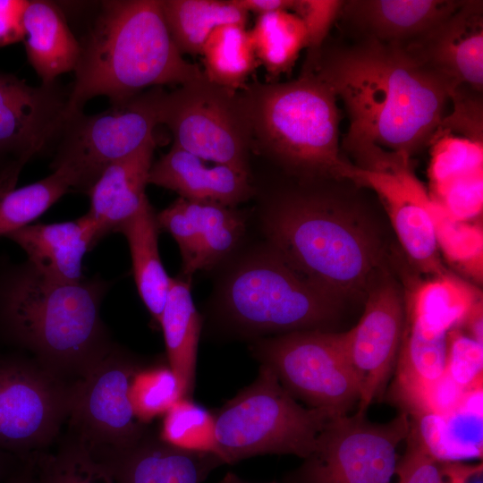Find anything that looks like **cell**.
Listing matches in <instances>:
<instances>
[{
  "mask_svg": "<svg viewBox=\"0 0 483 483\" xmlns=\"http://www.w3.org/2000/svg\"><path fill=\"white\" fill-rule=\"evenodd\" d=\"M310 72L345 106L343 143L365 140L411 157L427 147L450 100L447 86L405 48L372 39L320 55Z\"/></svg>",
  "mask_w": 483,
  "mask_h": 483,
  "instance_id": "obj_1",
  "label": "cell"
},
{
  "mask_svg": "<svg viewBox=\"0 0 483 483\" xmlns=\"http://www.w3.org/2000/svg\"><path fill=\"white\" fill-rule=\"evenodd\" d=\"M80 45L66 117L98 96L112 106L150 86H182L205 77L187 62L167 29L160 0L105 1Z\"/></svg>",
  "mask_w": 483,
  "mask_h": 483,
  "instance_id": "obj_2",
  "label": "cell"
},
{
  "mask_svg": "<svg viewBox=\"0 0 483 483\" xmlns=\"http://www.w3.org/2000/svg\"><path fill=\"white\" fill-rule=\"evenodd\" d=\"M105 284L63 283L29 263L0 284V335L75 383L114 346L100 318Z\"/></svg>",
  "mask_w": 483,
  "mask_h": 483,
  "instance_id": "obj_3",
  "label": "cell"
},
{
  "mask_svg": "<svg viewBox=\"0 0 483 483\" xmlns=\"http://www.w3.org/2000/svg\"><path fill=\"white\" fill-rule=\"evenodd\" d=\"M261 222L269 249L339 301L367 290L380 265L381 243L372 225L337 199L287 195L266 208Z\"/></svg>",
  "mask_w": 483,
  "mask_h": 483,
  "instance_id": "obj_4",
  "label": "cell"
},
{
  "mask_svg": "<svg viewBox=\"0 0 483 483\" xmlns=\"http://www.w3.org/2000/svg\"><path fill=\"white\" fill-rule=\"evenodd\" d=\"M252 130L277 161L308 176L345 179L337 97L314 72L287 82L254 84L243 93Z\"/></svg>",
  "mask_w": 483,
  "mask_h": 483,
  "instance_id": "obj_5",
  "label": "cell"
},
{
  "mask_svg": "<svg viewBox=\"0 0 483 483\" xmlns=\"http://www.w3.org/2000/svg\"><path fill=\"white\" fill-rule=\"evenodd\" d=\"M336 415L300 405L273 369L261 364L256 379L215 414L217 455L225 464L269 453L304 459Z\"/></svg>",
  "mask_w": 483,
  "mask_h": 483,
  "instance_id": "obj_6",
  "label": "cell"
},
{
  "mask_svg": "<svg viewBox=\"0 0 483 483\" xmlns=\"http://www.w3.org/2000/svg\"><path fill=\"white\" fill-rule=\"evenodd\" d=\"M222 298L228 318L254 334L326 331L340 305L270 249L230 275Z\"/></svg>",
  "mask_w": 483,
  "mask_h": 483,
  "instance_id": "obj_7",
  "label": "cell"
},
{
  "mask_svg": "<svg viewBox=\"0 0 483 483\" xmlns=\"http://www.w3.org/2000/svg\"><path fill=\"white\" fill-rule=\"evenodd\" d=\"M158 123L174 145L208 161L249 174L252 130L243 94L200 80L170 93L159 90Z\"/></svg>",
  "mask_w": 483,
  "mask_h": 483,
  "instance_id": "obj_8",
  "label": "cell"
},
{
  "mask_svg": "<svg viewBox=\"0 0 483 483\" xmlns=\"http://www.w3.org/2000/svg\"><path fill=\"white\" fill-rule=\"evenodd\" d=\"M343 147L356 162L346 179L377 193L411 261L423 273L445 275L438 255L436 204L414 174L411 157L365 140Z\"/></svg>",
  "mask_w": 483,
  "mask_h": 483,
  "instance_id": "obj_9",
  "label": "cell"
},
{
  "mask_svg": "<svg viewBox=\"0 0 483 483\" xmlns=\"http://www.w3.org/2000/svg\"><path fill=\"white\" fill-rule=\"evenodd\" d=\"M411 428L406 412L385 423L369 421L366 413L336 415L286 483H391L397 448Z\"/></svg>",
  "mask_w": 483,
  "mask_h": 483,
  "instance_id": "obj_10",
  "label": "cell"
},
{
  "mask_svg": "<svg viewBox=\"0 0 483 483\" xmlns=\"http://www.w3.org/2000/svg\"><path fill=\"white\" fill-rule=\"evenodd\" d=\"M251 352L283 386L310 407L345 415L359 402V388L347 360L344 335L296 331L255 341Z\"/></svg>",
  "mask_w": 483,
  "mask_h": 483,
  "instance_id": "obj_11",
  "label": "cell"
},
{
  "mask_svg": "<svg viewBox=\"0 0 483 483\" xmlns=\"http://www.w3.org/2000/svg\"><path fill=\"white\" fill-rule=\"evenodd\" d=\"M75 383L31 357H0V450L21 460L46 452L67 421Z\"/></svg>",
  "mask_w": 483,
  "mask_h": 483,
  "instance_id": "obj_12",
  "label": "cell"
},
{
  "mask_svg": "<svg viewBox=\"0 0 483 483\" xmlns=\"http://www.w3.org/2000/svg\"><path fill=\"white\" fill-rule=\"evenodd\" d=\"M141 365L114 344L74 385L65 434L99 463L131 446L148 428L136 418L129 395Z\"/></svg>",
  "mask_w": 483,
  "mask_h": 483,
  "instance_id": "obj_13",
  "label": "cell"
},
{
  "mask_svg": "<svg viewBox=\"0 0 483 483\" xmlns=\"http://www.w3.org/2000/svg\"><path fill=\"white\" fill-rule=\"evenodd\" d=\"M158 93L136 96L97 114L78 112L67 116L55 142L54 170L65 169L73 178L74 190L89 193L108 165L154 138Z\"/></svg>",
  "mask_w": 483,
  "mask_h": 483,
  "instance_id": "obj_14",
  "label": "cell"
},
{
  "mask_svg": "<svg viewBox=\"0 0 483 483\" xmlns=\"http://www.w3.org/2000/svg\"><path fill=\"white\" fill-rule=\"evenodd\" d=\"M405 321V304L399 286L385 278L370 288L358 324L343 332L348 362L360 399L358 413H366L380 397L396 363Z\"/></svg>",
  "mask_w": 483,
  "mask_h": 483,
  "instance_id": "obj_15",
  "label": "cell"
},
{
  "mask_svg": "<svg viewBox=\"0 0 483 483\" xmlns=\"http://www.w3.org/2000/svg\"><path fill=\"white\" fill-rule=\"evenodd\" d=\"M453 111L432 133L429 147V194L436 200L453 199L483 190L482 95L457 91Z\"/></svg>",
  "mask_w": 483,
  "mask_h": 483,
  "instance_id": "obj_16",
  "label": "cell"
},
{
  "mask_svg": "<svg viewBox=\"0 0 483 483\" xmlns=\"http://www.w3.org/2000/svg\"><path fill=\"white\" fill-rule=\"evenodd\" d=\"M403 48L437 76L451 95L459 90L482 95L483 2L464 0L443 22Z\"/></svg>",
  "mask_w": 483,
  "mask_h": 483,
  "instance_id": "obj_17",
  "label": "cell"
},
{
  "mask_svg": "<svg viewBox=\"0 0 483 483\" xmlns=\"http://www.w3.org/2000/svg\"><path fill=\"white\" fill-rule=\"evenodd\" d=\"M66 103L55 85L34 88L0 75V151L17 154L21 166L54 144L66 119Z\"/></svg>",
  "mask_w": 483,
  "mask_h": 483,
  "instance_id": "obj_18",
  "label": "cell"
},
{
  "mask_svg": "<svg viewBox=\"0 0 483 483\" xmlns=\"http://www.w3.org/2000/svg\"><path fill=\"white\" fill-rule=\"evenodd\" d=\"M464 0H351L341 15L362 36L405 47L454 13Z\"/></svg>",
  "mask_w": 483,
  "mask_h": 483,
  "instance_id": "obj_19",
  "label": "cell"
},
{
  "mask_svg": "<svg viewBox=\"0 0 483 483\" xmlns=\"http://www.w3.org/2000/svg\"><path fill=\"white\" fill-rule=\"evenodd\" d=\"M100 464L114 483H203L225 463L215 453L174 446L148 427L134 444Z\"/></svg>",
  "mask_w": 483,
  "mask_h": 483,
  "instance_id": "obj_20",
  "label": "cell"
},
{
  "mask_svg": "<svg viewBox=\"0 0 483 483\" xmlns=\"http://www.w3.org/2000/svg\"><path fill=\"white\" fill-rule=\"evenodd\" d=\"M448 333L405 313L393 387L404 412L429 414L434 390L446 374Z\"/></svg>",
  "mask_w": 483,
  "mask_h": 483,
  "instance_id": "obj_21",
  "label": "cell"
},
{
  "mask_svg": "<svg viewBox=\"0 0 483 483\" xmlns=\"http://www.w3.org/2000/svg\"><path fill=\"white\" fill-rule=\"evenodd\" d=\"M148 183L174 191L188 200L233 208L253 193L249 174L208 162L174 144L152 164Z\"/></svg>",
  "mask_w": 483,
  "mask_h": 483,
  "instance_id": "obj_22",
  "label": "cell"
},
{
  "mask_svg": "<svg viewBox=\"0 0 483 483\" xmlns=\"http://www.w3.org/2000/svg\"><path fill=\"white\" fill-rule=\"evenodd\" d=\"M7 237L26 252L37 272L63 283L82 281L83 257L99 241L87 214L73 221L28 225Z\"/></svg>",
  "mask_w": 483,
  "mask_h": 483,
  "instance_id": "obj_23",
  "label": "cell"
},
{
  "mask_svg": "<svg viewBox=\"0 0 483 483\" xmlns=\"http://www.w3.org/2000/svg\"><path fill=\"white\" fill-rule=\"evenodd\" d=\"M156 148L155 137L131 155L108 165L89 191L87 215L98 240L119 228L148 200L145 188Z\"/></svg>",
  "mask_w": 483,
  "mask_h": 483,
  "instance_id": "obj_24",
  "label": "cell"
},
{
  "mask_svg": "<svg viewBox=\"0 0 483 483\" xmlns=\"http://www.w3.org/2000/svg\"><path fill=\"white\" fill-rule=\"evenodd\" d=\"M21 24L27 57L42 86L55 85L56 77L75 70L80 45L56 4L28 1Z\"/></svg>",
  "mask_w": 483,
  "mask_h": 483,
  "instance_id": "obj_25",
  "label": "cell"
},
{
  "mask_svg": "<svg viewBox=\"0 0 483 483\" xmlns=\"http://www.w3.org/2000/svg\"><path fill=\"white\" fill-rule=\"evenodd\" d=\"M159 326L164 334L168 365L179 381L182 397L191 398L195 386L201 320L189 282L170 278Z\"/></svg>",
  "mask_w": 483,
  "mask_h": 483,
  "instance_id": "obj_26",
  "label": "cell"
},
{
  "mask_svg": "<svg viewBox=\"0 0 483 483\" xmlns=\"http://www.w3.org/2000/svg\"><path fill=\"white\" fill-rule=\"evenodd\" d=\"M158 228L157 215L148 199L118 230L124 234L129 244L139 294L157 324L166 301L171 278L160 259Z\"/></svg>",
  "mask_w": 483,
  "mask_h": 483,
  "instance_id": "obj_27",
  "label": "cell"
},
{
  "mask_svg": "<svg viewBox=\"0 0 483 483\" xmlns=\"http://www.w3.org/2000/svg\"><path fill=\"white\" fill-rule=\"evenodd\" d=\"M163 15L182 55H200L211 32L225 24L245 26L249 13L235 0H163Z\"/></svg>",
  "mask_w": 483,
  "mask_h": 483,
  "instance_id": "obj_28",
  "label": "cell"
},
{
  "mask_svg": "<svg viewBox=\"0 0 483 483\" xmlns=\"http://www.w3.org/2000/svg\"><path fill=\"white\" fill-rule=\"evenodd\" d=\"M200 55L207 80L233 90L243 88L250 73L260 64L249 30L238 24L216 28Z\"/></svg>",
  "mask_w": 483,
  "mask_h": 483,
  "instance_id": "obj_29",
  "label": "cell"
},
{
  "mask_svg": "<svg viewBox=\"0 0 483 483\" xmlns=\"http://www.w3.org/2000/svg\"><path fill=\"white\" fill-rule=\"evenodd\" d=\"M480 300L471 287L445 274L418 285L405 312L428 326L450 332L464 323Z\"/></svg>",
  "mask_w": 483,
  "mask_h": 483,
  "instance_id": "obj_30",
  "label": "cell"
},
{
  "mask_svg": "<svg viewBox=\"0 0 483 483\" xmlns=\"http://www.w3.org/2000/svg\"><path fill=\"white\" fill-rule=\"evenodd\" d=\"M249 32L256 56L271 77L291 71L301 52L308 47L305 26L291 11L258 15Z\"/></svg>",
  "mask_w": 483,
  "mask_h": 483,
  "instance_id": "obj_31",
  "label": "cell"
},
{
  "mask_svg": "<svg viewBox=\"0 0 483 483\" xmlns=\"http://www.w3.org/2000/svg\"><path fill=\"white\" fill-rule=\"evenodd\" d=\"M8 177L0 182V235L8 234L30 225L61 197L74 190L72 174L56 168L49 176L14 189Z\"/></svg>",
  "mask_w": 483,
  "mask_h": 483,
  "instance_id": "obj_32",
  "label": "cell"
},
{
  "mask_svg": "<svg viewBox=\"0 0 483 483\" xmlns=\"http://www.w3.org/2000/svg\"><path fill=\"white\" fill-rule=\"evenodd\" d=\"M189 201L199 271L216 265L235 248L245 232L247 218L233 207Z\"/></svg>",
  "mask_w": 483,
  "mask_h": 483,
  "instance_id": "obj_33",
  "label": "cell"
},
{
  "mask_svg": "<svg viewBox=\"0 0 483 483\" xmlns=\"http://www.w3.org/2000/svg\"><path fill=\"white\" fill-rule=\"evenodd\" d=\"M34 483H114L108 470L68 435L56 449L33 457Z\"/></svg>",
  "mask_w": 483,
  "mask_h": 483,
  "instance_id": "obj_34",
  "label": "cell"
},
{
  "mask_svg": "<svg viewBox=\"0 0 483 483\" xmlns=\"http://www.w3.org/2000/svg\"><path fill=\"white\" fill-rule=\"evenodd\" d=\"M215 425V414L181 397L164 414L158 436L181 449L217 455Z\"/></svg>",
  "mask_w": 483,
  "mask_h": 483,
  "instance_id": "obj_35",
  "label": "cell"
},
{
  "mask_svg": "<svg viewBox=\"0 0 483 483\" xmlns=\"http://www.w3.org/2000/svg\"><path fill=\"white\" fill-rule=\"evenodd\" d=\"M129 395L134 414L143 424L164 415L182 397L175 374L168 364L164 363L142 364L133 375Z\"/></svg>",
  "mask_w": 483,
  "mask_h": 483,
  "instance_id": "obj_36",
  "label": "cell"
},
{
  "mask_svg": "<svg viewBox=\"0 0 483 483\" xmlns=\"http://www.w3.org/2000/svg\"><path fill=\"white\" fill-rule=\"evenodd\" d=\"M435 223L437 244L445 256L472 275H481L482 233L480 229L450 217L436 204Z\"/></svg>",
  "mask_w": 483,
  "mask_h": 483,
  "instance_id": "obj_37",
  "label": "cell"
},
{
  "mask_svg": "<svg viewBox=\"0 0 483 483\" xmlns=\"http://www.w3.org/2000/svg\"><path fill=\"white\" fill-rule=\"evenodd\" d=\"M483 345L458 328L447 335L446 375L465 393L482 389Z\"/></svg>",
  "mask_w": 483,
  "mask_h": 483,
  "instance_id": "obj_38",
  "label": "cell"
},
{
  "mask_svg": "<svg viewBox=\"0 0 483 483\" xmlns=\"http://www.w3.org/2000/svg\"><path fill=\"white\" fill-rule=\"evenodd\" d=\"M343 4L342 0H294L291 12L301 18L308 35V66L303 71H310L314 67L322 45L340 16Z\"/></svg>",
  "mask_w": 483,
  "mask_h": 483,
  "instance_id": "obj_39",
  "label": "cell"
},
{
  "mask_svg": "<svg viewBox=\"0 0 483 483\" xmlns=\"http://www.w3.org/2000/svg\"><path fill=\"white\" fill-rule=\"evenodd\" d=\"M409 447L398 462L397 483H445L441 462L436 460L419 441L411 428Z\"/></svg>",
  "mask_w": 483,
  "mask_h": 483,
  "instance_id": "obj_40",
  "label": "cell"
},
{
  "mask_svg": "<svg viewBox=\"0 0 483 483\" xmlns=\"http://www.w3.org/2000/svg\"><path fill=\"white\" fill-rule=\"evenodd\" d=\"M27 2L0 0V47L22 40L21 18Z\"/></svg>",
  "mask_w": 483,
  "mask_h": 483,
  "instance_id": "obj_41",
  "label": "cell"
},
{
  "mask_svg": "<svg viewBox=\"0 0 483 483\" xmlns=\"http://www.w3.org/2000/svg\"><path fill=\"white\" fill-rule=\"evenodd\" d=\"M445 483H483V466L455 462H441Z\"/></svg>",
  "mask_w": 483,
  "mask_h": 483,
  "instance_id": "obj_42",
  "label": "cell"
},
{
  "mask_svg": "<svg viewBox=\"0 0 483 483\" xmlns=\"http://www.w3.org/2000/svg\"><path fill=\"white\" fill-rule=\"evenodd\" d=\"M246 12L258 15L277 11H292L294 0H235Z\"/></svg>",
  "mask_w": 483,
  "mask_h": 483,
  "instance_id": "obj_43",
  "label": "cell"
},
{
  "mask_svg": "<svg viewBox=\"0 0 483 483\" xmlns=\"http://www.w3.org/2000/svg\"><path fill=\"white\" fill-rule=\"evenodd\" d=\"M482 314V302L480 300L474 305L463 323L469 333L467 335L481 345H483Z\"/></svg>",
  "mask_w": 483,
  "mask_h": 483,
  "instance_id": "obj_44",
  "label": "cell"
},
{
  "mask_svg": "<svg viewBox=\"0 0 483 483\" xmlns=\"http://www.w3.org/2000/svg\"><path fill=\"white\" fill-rule=\"evenodd\" d=\"M4 483H34V461L23 460Z\"/></svg>",
  "mask_w": 483,
  "mask_h": 483,
  "instance_id": "obj_45",
  "label": "cell"
},
{
  "mask_svg": "<svg viewBox=\"0 0 483 483\" xmlns=\"http://www.w3.org/2000/svg\"><path fill=\"white\" fill-rule=\"evenodd\" d=\"M22 461L9 453L0 450V482L2 480L5 481Z\"/></svg>",
  "mask_w": 483,
  "mask_h": 483,
  "instance_id": "obj_46",
  "label": "cell"
},
{
  "mask_svg": "<svg viewBox=\"0 0 483 483\" xmlns=\"http://www.w3.org/2000/svg\"><path fill=\"white\" fill-rule=\"evenodd\" d=\"M217 483H248L239 478L233 472H227ZM276 483V482H271Z\"/></svg>",
  "mask_w": 483,
  "mask_h": 483,
  "instance_id": "obj_47",
  "label": "cell"
}]
</instances>
